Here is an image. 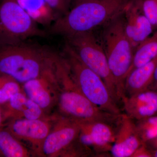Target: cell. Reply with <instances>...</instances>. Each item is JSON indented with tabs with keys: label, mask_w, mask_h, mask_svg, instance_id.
<instances>
[{
	"label": "cell",
	"mask_w": 157,
	"mask_h": 157,
	"mask_svg": "<svg viewBox=\"0 0 157 157\" xmlns=\"http://www.w3.org/2000/svg\"><path fill=\"white\" fill-rule=\"evenodd\" d=\"M146 144L151 149L157 148V137L146 142Z\"/></svg>",
	"instance_id": "cell-25"
},
{
	"label": "cell",
	"mask_w": 157,
	"mask_h": 157,
	"mask_svg": "<svg viewBox=\"0 0 157 157\" xmlns=\"http://www.w3.org/2000/svg\"><path fill=\"white\" fill-rule=\"evenodd\" d=\"M152 157H157V148L151 149Z\"/></svg>",
	"instance_id": "cell-28"
},
{
	"label": "cell",
	"mask_w": 157,
	"mask_h": 157,
	"mask_svg": "<svg viewBox=\"0 0 157 157\" xmlns=\"http://www.w3.org/2000/svg\"><path fill=\"white\" fill-rule=\"evenodd\" d=\"M4 106L6 110L2 111L3 119L13 117L18 113H23L26 119H39L42 115V108L22 93L18 92L12 96Z\"/></svg>",
	"instance_id": "cell-15"
},
{
	"label": "cell",
	"mask_w": 157,
	"mask_h": 157,
	"mask_svg": "<svg viewBox=\"0 0 157 157\" xmlns=\"http://www.w3.org/2000/svg\"><path fill=\"white\" fill-rule=\"evenodd\" d=\"M38 24L48 26L59 17L44 0H16Z\"/></svg>",
	"instance_id": "cell-17"
},
{
	"label": "cell",
	"mask_w": 157,
	"mask_h": 157,
	"mask_svg": "<svg viewBox=\"0 0 157 157\" xmlns=\"http://www.w3.org/2000/svg\"><path fill=\"white\" fill-rule=\"evenodd\" d=\"M0 155H1V153H0Z\"/></svg>",
	"instance_id": "cell-30"
},
{
	"label": "cell",
	"mask_w": 157,
	"mask_h": 157,
	"mask_svg": "<svg viewBox=\"0 0 157 157\" xmlns=\"http://www.w3.org/2000/svg\"><path fill=\"white\" fill-rule=\"evenodd\" d=\"M49 7L57 13L59 17L64 15L70 10V0H44Z\"/></svg>",
	"instance_id": "cell-23"
},
{
	"label": "cell",
	"mask_w": 157,
	"mask_h": 157,
	"mask_svg": "<svg viewBox=\"0 0 157 157\" xmlns=\"http://www.w3.org/2000/svg\"><path fill=\"white\" fill-rule=\"evenodd\" d=\"M60 57L45 46L25 43L0 47V72L25 83L53 71Z\"/></svg>",
	"instance_id": "cell-1"
},
{
	"label": "cell",
	"mask_w": 157,
	"mask_h": 157,
	"mask_svg": "<svg viewBox=\"0 0 157 157\" xmlns=\"http://www.w3.org/2000/svg\"><path fill=\"white\" fill-rule=\"evenodd\" d=\"M66 38L67 44L75 51L80 60L102 78L116 102L118 104L121 103L104 48L92 31L74 34Z\"/></svg>",
	"instance_id": "cell-7"
},
{
	"label": "cell",
	"mask_w": 157,
	"mask_h": 157,
	"mask_svg": "<svg viewBox=\"0 0 157 157\" xmlns=\"http://www.w3.org/2000/svg\"><path fill=\"white\" fill-rule=\"evenodd\" d=\"M3 121H4V119H3L2 110L1 108V106H0V129L2 128V126Z\"/></svg>",
	"instance_id": "cell-26"
},
{
	"label": "cell",
	"mask_w": 157,
	"mask_h": 157,
	"mask_svg": "<svg viewBox=\"0 0 157 157\" xmlns=\"http://www.w3.org/2000/svg\"><path fill=\"white\" fill-rule=\"evenodd\" d=\"M125 114L135 121L157 114V91L147 89L125 96L122 100Z\"/></svg>",
	"instance_id": "cell-11"
},
{
	"label": "cell",
	"mask_w": 157,
	"mask_h": 157,
	"mask_svg": "<svg viewBox=\"0 0 157 157\" xmlns=\"http://www.w3.org/2000/svg\"><path fill=\"white\" fill-rule=\"evenodd\" d=\"M55 78L54 71L45 73L39 78L32 79L24 83L23 88L28 98L38 104L42 109L49 106L51 98L45 85Z\"/></svg>",
	"instance_id": "cell-16"
},
{
	"label": "cell",
	"mask_w": 157,
	"mask_h": 157,
	"mask_svg": "<svg viewBox=\"0 0 157 157\" xmlns=\"http://www.w3.org/2000/svg\"><path fill=\"white\" fill-rule=\"evenodd\" d=\"M0 153L7 157H23L26 155L23 147L16 137L7 129H0Z\"/></svg>",
	"instance_id": "cell-19"
},
{
	"label": "cell",
	"mask_w": 157,
	"mask_h": 157,
	"mask_svg": "<svg viewBox=\"0 0 157 157\" xmlns=\"http://www.w3.org/2000/svg\"><path fill=\"white\" fill-rule=\"evenodd\" d=\"M157 56V31L141 42L135 49L129 73L133 69L150 62Z\"/></svg>",
	"instance_id": "cell-18"
},
{
	"label": "cell",
	"mask_w": 157,
	"mask_h": 157,
	"mask_svg": "<svg viewBox=\"0 0 157 157\" xmlns=\"http://www.w3.org/2000/svg\"><path fill=\"white\" fill-rule=\"evenodd\" d=\"M137 131L144 143L157 137V114L135 121Z\"/></svg>",
	"instance_id": "cell-21"
},
{
	"label": "cell",
	"mask_w": 157,
	"mask_h": 157,
	"mask_svg": "<svg viewBox=\"0 0 157 157\" xmlns=\"http://www.w3.org/2000/svg\"><path fill=\"white\" fill-rule=\"evenodd\" d=\"M46 36L16 0H0V47Z\"/></svg>",
	"instance_id": "cell-5"
},
{
	"label": "cell",
	"mask_w": 157,
	"mask_h": 157,
	"mask_svg": "<svg viewBox=\"0 0 157 157\" xmlns=\"http://www.w3.org/2000/svg\"><path fill=\"white\" fill-rule=\"evenodd\" d=\"M143 142L135 121L122 114L117 123L110 153L114 157H131Z\"/></svg>",
	"instance_id": "cell-10"
},
{
	"label": "cell",
	"mask_w": 157,
	"mask_h": 157,
	"mask_svg": "<svg viewBox=\"0 0 157 157\" xmlns=\"http://www.w3.org/2000/svg\"><path fill=\"white\" fill-rule=\"evenodd\" d=\"M20 92L19 82L0 72V106L5 105L12 96Z\"/></svg>",
	"instance_id": "cell-20"
},
{
	"label": "cell",
	"mask_w": 157,
	"mask_h": 157,
	"mask_svg": "<svg viewBox=\"0 0 157 157\" xmlns=\"http://www.w3.org/2000/svg\"><path fill=\"white\" fill-rule=\"evenodd\" d=\"M154 90L157 91V88L155 90Z\"/></svg>",
	"instance_id": "cell-29"
},
{
	"label": "cell",
	"mask_w": 157,
	"mask_h": 157,
	"mask_svg": "<svg viewBox=\"0 0 157 157\" xmlns=\"http://www.w3.org/2000/svg\"><path fill=\"white\" fill-rule=\"evenodd\" d=\"M130 0H86L73 6L51 25L49 33L67 37L92 31L123 13Z\"/></svg>",
	"instance_id": "cell-2"
},
{
	"label": "cell",
	"mask_w": 157,
	"mask_h": 157,
	"mask_svg": "<svg viewBox=\"0 0 157 157\" xmlns=\"http://www.w3.org/2000/svg\"><path fill=\"white\" fill-rule=\"evenodd\" d=\"M70 1H71V4H72L73 6L78 3L81 2L86 1V0H70Z\"/></svg>",
	"instance_id": "cell-27"
},
{
	"label": "cell",
	"mask_w": 157,
	"mask_h": 157,
	"mask_svg": "<svg viewBox=\"0 0 157 157\" xmlns=\"http://www.w3.org/2000/svg\"><path fill=\"white\" fill-rule=\"evenodd\" d=\"M63 51L70 75L82 94L104 111L117 115L122 114L118 104L102 78L82 63L67 43Z\"/></svg>",
	"instance_id": "cell-4"
},
{
	"label": "cell",
	"mask_w": 157,
	"mask_h": 157,
	"mask_svg": "<svg viewBox=\"0 0 157 157\" xmlns=\"http://www.w3.org/2000/svg\"><path fill=\"white\" fill-rule=\"evenodd\" d=\"M124 12L105 25L103 34V48L121 103L125 96V81L134 53L125 32Z\"/></svg>",
	"instance_id": "cell-3"
},
{
	"label": "cell",
	"mask_w": 157,
	"mask_h": 157,
	"mask_svg": "<svg viewBox=\"0 0 157 157\" xmlns=\"http://www.w3.org/2000/svg\"><path fill=\"white\" fill-rule=\"evenodd\" d=\"M131 157H152L151 149L144 143L135 151Z\"/></svg>",
	"instance_id": "cell-24"
},
{
	"label": "cell",
	"mask_w": 157,
	"mask_h": 157,
	"mask_svg": "<svg viewBox=\"0 0 157 157\" xmlns=\"http://www.w3.org/2000/svg\"><path fill=\"white\" fill-rule=\"evenodd\" d=\"M157 67V56L145 64L130 71L125 81L124 96L128 97L148 89Z\"/></svg>",
	"instance_id": "cell-13"
},
{
	"label": "cell",
	"mask_w": 157,
	"mask_h": 157,
	"mask_svg": "<svg viewBox=\"0 0 157 157\" xmlns=\"http://www.w3.org/2000/svg\"><path fill=\"white\" fill-rule=\"evenodd\" d=\"M6 129L15 137L34 140H44L49 132L48 125L39 119L14 120Z\"/></svg>",
	"instance_id": "cell-14"
},
{
	"label": "cell",
	"mask_w": 157,
	"mask_h": 157,
	"mask_svg": "<svg viewBox=\"0 0 157 157\" xmlns=\"http://www.w3.org/2000/svg\"><path fill=\"white\" fill-rule=\"evenodd\" d=\"M79 131L78 123L68 118L63 126L45 137L42 147L43 152L51 155L70 146L78 138Z\"/></svg>",
	"instance_id": "cell-12"
},
{
	"label": "cell",
	"mask_w": 157,
	"mask_h": 157,
	"mask_svg": "<svg viewBox=\"0 0 157 157\" xmlns=\"http://www.w3.org/2000/svg\"><path fill=\"white\" fill-rule=\"evenodd\" d=\"M59 77L67 88L60 96V106L69 118L78 122L98 121L113 125L117 124L122 113L112 114L93 104L78 90L69 70L63 69Z\"/></svg>",
	"instance_id": "cell-6"
},
{
	"label": "cell",
	"mask_w": 157,
	"mask_h": 157,
	"mask_svg": "<svg viewBox=\"0 0 157 157\" xmlns=\"http://www.w3.org/2000/svg\"><path fill=\"white\" fill-rule=\"evenodd\" d=\"M124 29L134 52L151 35L154 29L144 14L138 0H130L124 12Z\"/></svg>",
	"instance_id": "cell-9"
},
{
	"label": "cell",
	"mask_w": 157,
	"mask_h": 157,
	"mask_svg": "<svg viewBox=\"0 0 157 157\" xmlns=\"http://www.w3.org/2000/svg\"><path fill=\"white\" fill-rule=\"evenodd\" d=\"M144 14L151 22L154 29H157V0H138Z\"/></svg>",
	"instance_id": "cell-22"
},
{
	"label": "cell",
	"mask_w": 157,
	"mask_h": 157,
	"mask_svg": "<svg viewBox=\"0 0 157 157\" xmlns=\"http://www.w3.org/2000/svg\"><path fill=\"white\" fill-rule=\"evenodd\" d=\"M80 127L78 140L87 147H92L98 155L110 152L115 139L117 125L102 121L78 122Z\"/></svg>",
	"instance_id": "cell-8"
}]
</instances>
